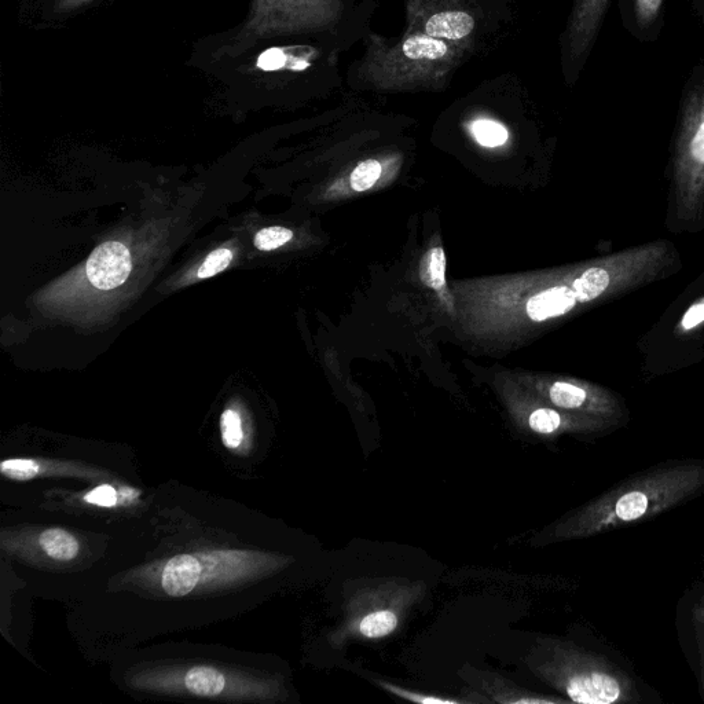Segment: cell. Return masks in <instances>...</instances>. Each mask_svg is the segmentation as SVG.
<instances>
[{"label":"cell","mask_w":704,"mask_h":704,"mask_svg":"<svg viewBox=\"0 0 704 704\" xmlns=\"http://www.w3.org/2000/svg\"><path fill=\"white\" fill-rule=\"evenodd\" d=\"M704 490V461H673L623 480L561 517L537 538L542 544L585 539L654 519Z\"/></svg>","instance_id":"1"},{"label":"cell","mask_w":704,"mask_h":704,"mask_svg":"<svg viewBox=\"0 0 704 704\" xmlns=\"http://www.w3.org/2000/svg\"><path fill=\"white\" fill-rule=\"evenodd\" d=\"M535 676L574 703H637L636 681L596 652L560 638H538L527 656Z\"/></svg>","instance_id":"2"},{"label":"cell","mask_w":704,"mask_h":704,"mask_svg":"<svg viewBox=\"0 0 704 704\" xmlns=\"http://www.w3.org/2000/svg\"><path fill=\"white\" fill-rule=\"evenodd\" d=\"M427 592L421 581L406 578L366 579L343 604L340 625L330 634L335 647L351 641H379L401 627L410 610Z\"/></svg>","instance_id":"3"},{"label":"cell","mask_w":704,"mask_h":704,"mask_svg":"<svg viewBox=\"0 0 704 704\" xmlns=\"http://www.w3.org/2000/svg\"><path fill=\"white\" fill-rule=\"evenodd\" d=\"M671 181L678 218L698 219L704 207V86L696 88L685 108Z\"/></svg>","instance_id":"4"},{"label":"cell","mask_w":704,"mask_h":704,"mask_svg":"<svg viewBox=\"0 0 704 704\" xmlns=\"http://www.w3.org/2000/svg\"><path fill=\"white\" fill-rule=\"evenodd\" d=\"M130 273V251L120 242L109 241L99 245L87 260L88 281L101 291L119 288Z\"/></svg>","instance_id":"5"},{"label":"cell","mask_w":704,"mask_h":704,"mask_svg":"<svg viewBox=\"0 0 704 704\" xmlns=\"http://www.w3.org/2000/svg\"><path fill=\"white\" fill-rule=\"evenodd\" d=\"M480 696L486 703L500 704H552L566 703L570 700L566 698H555V696H544L541 693L527 691V689L517 687L513 682L501 676L489 674L480 680Z\"/></svg>","instance_id":"6"},{"label":"cell","mask_w":704,"mask_h":704,"mask_svg":"<svg viewBox=\"0 0 704 704\" xmlns=\"http://www.w3.org/2000/svg\"><path fill=\"white\" fill-rule=\"evenodd\" d=\"M579 306L570 285H556L531 297L527 303L528 317L535 322L563 317Z\"/></svg>","instance_id":"7"},{"label":"cell","mask_w":704,"mask_h":704,"mask_svg":"<svg viewBox=\"0 0 704 704\" xmlns=\"http://www.w3.org/2000/svg\"><path fill=\"white\" fill-rule=\"evenodd\" d=\"M200 579V560L192 555H178L165 564L161 585L170 596L183 597L197 588Z\"/></svg>","instance_id":"8"},{"label":"cell","mask_w":704,"mask_h":704,"mask_svg":"<svg viewBox=\"0 0 704 704\" xmlns=\"http://www.w3.org/2000/svg\"><path fill=\"white\" fill-rule=\"evenodd\" d=\"M475 27V21L464 11H443L429 18L425 32L432 38L458 40L465 38Z\"/></svg>","instance_id":"9"},{"label":"cell","mask_w":704,"mask_h":704,"mask_svg":"<svg viewBox=\"0 0 704 704\" xmlns=\"http://www.w3.org/2000/svg\"><path fill=\"white\" fill-rule=\"evenodd\" d=\"M183 685L190 693L198 696H219L226 691L227 678L225 674L212 667L198 666L187 670L183 677Z\"/></svg>","instance_id":"10"},{"label":"cell","mask_w":704,"mask_h":704,"mask_svg":"<svg viewBox=\"0 0 704 704\" xmlns=\"http://www.w3.org/2000/svg\"><path fill=\"white\" fill-rule=\"evenodd\" d=\"M40 548L47 556L57 561H71L79 555V541L68 531L50 528L39 538Z\"/></svg>","instance_id":"11"},{"label":"cell","mask_w":704,"mask_h":704,"mask_svg":"<svg viewBox=\"0 0 704 704\" xmlns=\"http://www.w3.org/2000/svg\"><path fill=\"white\" fill-rule=\"evenodd\" d=\"M379 687L383 688L385 692L390 693V695L395 696V698L407 700V702L421 703V704H464V703H475V700L471 699H460V698H449V696H442L439 693H428V692H418L412 691V689H407L401 687V685L392 684V682H387L383 680L374 681Z\"/></svg>","instance_id":"12"},{"label":"cell","mask_w":704,"mask_h":704,"mask_svg":"<svg viewBox=\"0 0 704 704\" xmlns=\"http://www.w3.org/2000/svg\"><path fill=\"white\" fill-rule=\"evenodd\" d=\"M403 53L412 60H438L447 54V46L432 36L417 35L403 43Z\"/></svg>","instance_id":"13"},{"label":"cell","mask_w":704,"mask_h":704,"mask_svg":"<svg viewBox=\"0 0 704 704\" xmlns=\"http://www.w3.org/2000/svg\"><path fill=\"white\" fill-rule=\"evenodd\" d=\"M421 281L429 288L440 291L446 284V255L442 248L429 249L421 262Z\"/></svg>","instance_id":"14"},{"label":"cell","mask_w":704,"mask_h":704,"mask_svg":"<svg viewBox=\"0 0 704 704\" xmlns=\"http://www.w3.org/2000/svg\"><path fill=\"white\" fill-rule=\"evenodd\" d=\"M473 137L486 148H497L508 141V131L493 120H478L471 126Z\"/></svg>","instance_id":"15"},{"label":"cell","mask_w":704,"mask_h":704,"mask_svg":"<svg viewBox=\"0 0 704 704\" xmlns=\"http://www.w3.org/2000/svg\"><path fill=\"white\" fill-rule=\"evenodd\" d=\"M220 432H222L223 445L227 449H237L244 439L240 414L236 410H226L220 418Z\"/></svg>","instance_id":"16"},{"label":"cell","mask_w":704,"mask_h":704,"mask_svg":"<svg viewBox=\"0 0 704 704\" xmlns=\"http://www.w3.org/2000/svg\"><path fill=\"white\" fill-rule=\"evenodd\" d=\"M381 175V165L379 161L368 160L359 164L351 174V187L355 192H366L370 187L379 181Z\"/></svg>","instance_id":"17"},{"label":"cell","mask_w":704,"mask_h":704,"mask_svg":"<svg viewBox=\"0 0 704 704\" xmlns=\"http://www.w3.org/2000/svg\"><path fill=\"white\" fill-rule=\"evenodd\" d=\"M292 237V231L285 229V227H267L256 234L255 245L259 251H274V249L281 248L286 242L291 241Z\"/></svg>","instance_id":"18"},{"label":"cell","mask_w":704,"mask_h":704,"mask_svg":"<svg viewBox=\"0 0 704 704\" xmlns=\"http://www.w3.org/2000/svg\"><path fill=\"white\" fill-rule=\"evenodd\" d=\"M231 259H233V252L227 248H219L209 253L208 258L205 259V262L198 269V278L204 280V278H211L216 274L222 273L223 270L229 267Z\"/></svg>","instance_id":"19"},{"label":"cell","mask_w":704,"mask_h":704,"mask_svg":"<svg viewBox=\"0 0 704 704\" xmlns=\"http://www.w3.org/2000/svg\"><path fill=\"white\" fill-rule=\"evenodd\" d=\"M3 476L13 480H29L35 478L40 471L38 462L32 460H6L0 465Z\"/></svg>","instance_id":"20"},{"label":"cell","mask_w":704,"mask_h":704,"mask_svg":"<svg viewBox=\"0 0 704 704\" xmlns=\"http://www.w3.org/2000/svg\"><path fill=\"white\" fill-rule=\"evenodd\" d=\"M84 500L90 502V504L110 508V506H115L117 504V493L113 487L99 486L97 489L90 491V493L84 497Z\"/></svg>","instance_id":"21"},{"label":"cell","mask_w":704,"mask_h":704,"mask_svg":"<svg viewBox=\"0 0 704 704\" xmlns=\"http://www.w3.org/2000/svg\"><path fill=\"white\" fill-rule=\"evenodd\" d=\"M286 55L280 49H270L264 51L259 57L258 68L263 71H277L285 65Z\"/></svg>","instance_id":"22"},{"label":"cell","mask_w":704,"mask_h":704,"mask_svg":"<svg viewBox=\"0 0 704 704\" xmlns=\"http://www.w3.org/2000/svg\"><path fill=\"white\" fill-rule=\"evenodd\" d=\"M663 0H636V10L638 20L643 24H648L656 17Z\"/></svg>","instance_id":"23"},{"label":"cell","mask_w":704,"mask_h":704,"mask_svg":"<svg viewBox=\"0 0 704 704\" xmlns=\"http://www.w3.org/2000/svg\"><path fill=\"white\" fill-rule=\"evenodd\" d=\"M607 0H588V9H586V35H590L596 25L599 24L600 16L603 14V9Z\"/></svg>","instance_id":"24"},{"label":"cell","mask_w":704,"mask_h":704,"mask_svg":"<svg viewBox=\"0 0 704 704\" xmlns=\"http://www.w3.org/2000/svg\"><path fill=\"white\" fill-rule=\"evenodd\" d=\"M695 621L699 627V632L704 638V597L699 601L698 607L695 610Z\"/></svg>","instance_id":"25"}]
</instances>
